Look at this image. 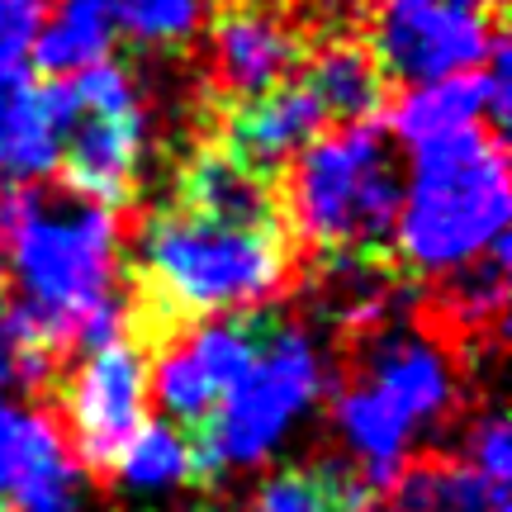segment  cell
Segmentation results:
<instances>
[{
    "mask_svg": "<svg viewBox=\"0 0 512 512\" xmlns=\"http://www.w3.org/2000/svg\"><path fill=\"white\" fill-rule=\"evenodd\" d=\"M15 304L5 323L53 366L62 351L119 337V219L81 195L29 190L0 214Z\"/></svg>",
    "mask_w": 512,
    "mask_h": 512,
    "instance_id": "obj_1",
    "label": "cell"
},
{
    "mask_svg": "<svg viewBox=\"0 0 512 512\" xmlns=\"http://www.w3.org/2000/svg\"><path fill=\"white\" fill-rule=\"evenodd\" d=\"M285 223H223L190 209L152 214L138 238V275L152 318H242L290 285Z\"/></svg>",
    "mask_w": 512,
    "mask_h": 512,
    "instance_id": "obj_2",
    "label": "cell"
},
{
    "mask_svg": "<svg viewBox=\"0 0 512 512\" xmlns=\"http://www.w3.org/2000/svg\"><path fill=\"white\" fill-rule=\"evenodd\" d=\"M508 214V152L498 133H484L475 124L465 133L413 147L394 242L413 275L446 280L508 238Z\"/></svg>",
    "mask_w": 512,
    "mask_h": 512,
    "instance_id": "obj_3",
    "label": "cell"
},
{
    "mask_svg": "<svg viewBox=\"0 0 512 512\" xmlns=\"http://www.w3.org/2000/svg\"><path fill=\"white\" fill-rule=\"evenodd\" d=\"M399 166L375 124H342L318 133L290 162L285 209L294 233L332 256L375 252L394 238L399 219Z\"/></svg>",
    "mask_w": 512,
    "mask_h": 512,
    "instance_id": "obj_4",
    "label": "cell"
},
{
    "mask_svg": "<svg viewBox=\"0 0 512 512\" xmlns=\"http://www.w3.org/2000/svg\"><path fill=\"white\" fill-rule=\"evenodd\" d=\"M328 389V361L309 328L299 323H266L256 361L238 375L200 427L195 465L200 475L252 470L290 441V432L309 418Z\"/></svg>",
    "mask_w": 512,
    "mask_h": 512,
    "instance_id": "obj_5",
    "label": "cell"
},
{
    "mask_svg": "<svg viewBox=\"0 0 512 512\" xmlns=\"http://www.w3.org/2000/svg\"><path fill=\"white\" fill-rule=\"evenodd\" d=\"M67 105H72V124L62 143V166H67L72 195L105 209L124 204L143 176L147 138H152L133 72L119 62H95L81 76H72Z\"/></svg>",
    "mask_w": 512,
    "mask_h": 512,
    "instance_id": "obj_6",
    "label": "cell"
},
{
    "mask_svg": "<svg viewBox=\"0 0 512 512\" xmlns=\"http://www.w3.org/2000/svg\"><path fill=\"white\" fill-rule=\"evenodd\" d=\"M498 29L489 10H456L427 0H384L370 34V57L380 76L403 86L446 81V76L479 72L498 48Z\"/></svg>",
    "mask_w": 512,
    "mask_h": 512,
    "instance_id": "obj_7",
    "label": "cell"
},
{
    "mask_svg": "<svg viewBox=\"0 0 512 512\" xmlns=\"http://www.w3.org/2000/svg\"><path fill=\"white\" fill-rule=\"evenodd\" d=\"M147 375V351L133 337H110L81 351L76 370L62 384V413L81 465L110 470L128 437L147 422Z\"/></svg>",
    "mask_w": 512,
    "mask_h": 512,
    "instance_id": "obj_8",
    "label": "cell"
},
{
    "mask_svg": "<svg viewBox=\"0 0 512 512\" xmlns=\"http://www.w3.org/2000/svg\"><path fill=\"white\" fill-rule=\"evenodd\" d=\"M261 328L252 318H209L166 342L162 361L147 375V394H157L166 422L176 427H204L214 418L219 399L238 384V375L256 361Z\"/></svg>",
    "mask_w": 512,
    "mask_h": 512,
    "instance_id": "obj_9",
    "label": "cell"
},
{
    "mask_svg": "<svg viewBox=\"0 0 512 512\" xmlns=\"http://www.w3.org/2000/svg\"><path fill=\"white\" fill-rule=\"evenodd\" d=\"M356 384H366L375 399L389 403L418 437L451 418L460 399V380L446 347L408 328H384L370 337L356 366Z\"/></svg>",
    "mask_w": 512,
    "mask_h": 512,
    "instance_id": "obj_10",
    "label": "cell"
},
{
    "mask_svg": "<svg viewBox=\"0 0 512 512\" xmlns=\"http://www.w3.org/2000/svg\"><path fill=\"white\" fill-rule=\"evenodd\" d=\"M323 110L299 81H280L266 95L238 100L223 119V152L252 176H271L280 166H290L304 147L323 133Z\"/></svg>",
    "mask_w": 512,
    "mask_h": 512,
    "instance_id": "obj_11",
    "label": "cell"
},
{
    "mask_svg": "<svg viewBox=\"0 0 512 512\" xmlns=\"http://www.w3.org/2000/svg\"><path fill=\"white\" fill-rule=\"evenodd\" d=\"M209 57H214V81L223 91L233 100H252L290 81V72L299 67V43L271 10L228 5L209 29Z\"/></svg>",
    "mask_w": 512,
    "mask_h": 512,
    "instance_id": "obj_12",
    "label": "cell"
},
{
    "mask_svg": "<svg viewBox=\"0 0 512 512\" xmlns=\"http://www.w3.org/2000/svg\"><path fill=\"white\" fill-rule=\"evenodd\" d=\"M67 124V86H38L29 72L0 76V176L43 181L48 171H57Z\"/></svg>",
    "mask_w": 512,
    "mask_h": 512,
    "instance_id": "obj_13",
    "label": "cell"
},
{
    "mask_svg": "<svg viewBox=\"0 0 512 512\" xmlns=\"http://www.w3.org/2000/svg\"><path fill=\"white\" fill-rule=\"evenodd\" d=\"M10 508L19 512H81V465L48 413L19 408Z\"/></svg>",
    "mask_w": 512,
    "mask_h": 512,
    "instance_id": "obj_14",
    "label": "cell"
},
{
    "mask_svg": "<svg viewBox=\"0 0 512 512\" xmlns=\"http://www.w3.org/2000/svg\"><path fill=\"white\" fill-rule=\"evenodd\" d=\"M181 209L204 214V219L223 223H280V204H275L271 185L238 166L223 147H204L181 166Z\"/></svg>",
    "mask_w": 512,
    "mask_h": 512,
    "instance_id": "obj_15",
    "label": "cell"
},
{
    "mask_svg": "<svg viewBox=\"0 0 512 512\" xmlns=\"http://www.w3.org/2000/svg\"><path fill=\"white\" fill-rule=\"evenodd\" d=\"M318 313L332 323H347V328H375L389 323L403 304V285L399 275L389 271L384 261L366 252H347L332 256L328 266L318 271Z\"/></svg>",
    "mask_w": 512,
    "mask_h": 512,
    "instance_id": "obj_16",
    "label": "cell"
},
{
    "mask_svg": "<svg viewBox=\"0 0 512 512\" xmlns=\"http://www.w3.org/2000/svg\"><path fill=\"white\" fill-rule=\"evenodd\" d=\"M114 10L110 0H53L34 38V57L48 76H81L95 62H110L114 48Z\"/></svg>",
    "mask_w": 512,
    "mask_h": 512,
    "instance_id": "obj_17",
    "label": "cell"
},
{
    "mask_svg": "<svg viewBox=\"0 0 512 512\" xmlns=\"http://www.w3.org/2000/svg\"><path fill=\"white\" fill-rule=\"evenodd\" d=\"M479 114H489L484 81H479V72H470V76H446V81L408 86L394 100V110H389V128H394L399 143L422 147V143H437V138L475 128Z\"/></svg>",
    "mask_w": 512,
    "mask_h": 512,
    "instance_id": "obj_18",
    "label": "cell"
},
{
    "mask_svg": "<svg viewBox=\"0 0 512 512\" xmlns=\"http://www.w3.org/2000/svg\"><path fill=\"white\" fill-rule=\"evenodd\" d=\"M299 86L318 100L323 119H342V124H366L370 114L384 105L380 67L356 43H332L323 53H313Z\"/></svg>",
    "mask_w": 512,
    "mask_h": 512,
    "instance_id": "obj_19",
    "label": "cell"
},
{
    "mask_svg": "<svg viewBox=\"0 0 512 512\" xmlns=\"http://www.w3.org/2000/svg\"><path fill=\"white\" fill-rule=\"evenodd\" d=\"M110 470L119 475V489L138 498H162L200 475L195 441L185 437V427H176V422H143Z\"/></svg>",
    "mask_w": 512,
    "mask_h": 512,
    "instance_id": "obj_20",
    "label": "cell"
},
{
    "mask_svg": "<svg viewBox=\"0 0 512 512\" xmlns=\"http://www.w3.org/2000/svg\"><path fill=\"white\" fill-rule=\"evenodd\" d=\"M394 498L403 512H489L508 489L484 484L465 460H418L394 479Z\"/></svg>",
    "mask_w": 512,
    "mask_h": 512,
    "instance_id": "obj_21",
    "label": "cell"
},
{
    "mask_svg": "<svg viewBox=\"0 0 512 512\" xmlns=\"http://www.w3.org/2000/svg\"><path fill=\"white\" fill-rule=\"evenodd\" d=\"M441 304H446V313L456 318L460 328H470V332L498 323L503 309H508V238L498 242V247H489L479 261L446 275Z\"/></svg>",
    "mask_w": 512,
    "mask_h": 512,
    "instance_id": "obj_22",
    "label": "cell"
},
{
    "mask_svg": "<svg viewBox=\"0 0 512 512\" xmlns=\"http://www.w3.org/2000/svg\"><path fill=\"white\" fill-rule=\"evenodd\" d=\"M351 498V479L342 470H313V465H290L275 470L256 484L252 512H342Z\"/></svg>",
    "mask_w": 512,
    "mask_h": 512,
    "instance_id": "obj_23",
    "label": "cell"
},
{
    "mask_svg": "<svg viewBox=\"0 0 512 512\" xmlns=\"http://www.w3.org/2000/svg\"><path fill=\"white\" fill-rule=\"evenodd\" d=\"M114 24L147 48H181L204 29V0H110Z\"/></svg>",
    "mask_w": 512,
    "mask_h": 512,
    "instance_id": "obj_24",
    "label": "cell"
},
{
    "mask_svg": "<svg viewBox=\"0 0 512 512\" xmlns=\"http://www.w3.org/2000/svg\"><path fill=\"white\" fill-rule=\"evenodd\" d=\"M465 465H470L484 484L508 489V475H512V427H508V418H503V413H484V418L470 427V437H465Z\"/></svg>",
    "mask_w": 512,
    "mask_h": 512,
    "instance_id": "obj_25",
    "label": "cell"
},
{
    "mask_svg": "<svg viewBox=\"0 0 512 512\" xmlns=\"http://www.w3.org/2000/svg\"><path fill=\"white\" fill-rule=\"evenodd\" d=\"M48 0H0V76L24 72Z\"/></svg>",
    "mask_w": 512,
    "mask_h": 512,
    "instance_id": "obj_26",
    "label": "cell"
},
{
    "mask_svg": "<svg viewBox=\"0 0 512 512\" xmlns=\"http://www.w3.org/2000/svg\"><path fill=\"white\" fill-rule=\"evenodd\" d=\"M43 375H48V361L24 347V342L15 337V328L5 323V313H0V399H5V389L43 380Z\"/></svg>",
    "mask_w": 512,
    "mask_h": 512,
    "instance_id": "obj_27",
    "label": "cell"
},
{
    "mask_svg": "<svg viewBox=\"0 0 512 512\" xmlns=\"http://www.w3.org/2000/svg\"><path fill=\"white\" fill-rule=\"evenodd\" d=\"M15 441H19V408L0 403V508H10V475H15Z\"/></svg>",
    "mask_w": 512,
    "mask_h": 512,
    "instance_id": "obj_28",
    "label": "cell"
},
{
    "mask_svg": "<svg viewBox=\"0 0 512 512\" xmlns=\"http://www.w3.org/2000/svg\"><path fill=\"white\" fill-rule=\"evenodd\" d=\"M427 5H456V10H489V0H427Z\"/></svg>",
    "mask_w": 512,
    "mask_h": 512,
    "instance_id": "obj_29",
    "label": "cell"
},
{
    "mask_svg": "<svg viewBox=\"0 0 512 512\" xmlns=\"http://www.w3.org/2000/svg\"><path fill=\"white\" fill-rule=\"evenodd\" d=\"M342 512H389V508H380V503H370V498H351Z\"/></svg>",
    "mask_w": 512,
    "mask_h": 512,
    "instance_id": "obj_30",
    "label": "cell"
},
{
    "mask_svg": "<svg viewBox=\"0 0 512 512\" xmlns=\"http://www.w3.org/2000/svg\"><path fill=\"white\" fill-rule=\"evenodd\" d=\"M489 512H508V498H503V503H494V508H489Z\"/></svg>",
    "mask_w": 512,
    "mask_h": 512,
    "instance_id": "obj_31",
    "label": "cell"
}]
</instances>
